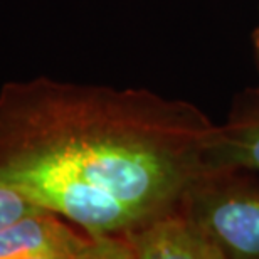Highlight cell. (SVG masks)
<instances>
[{"label":"cell","instance_id":"obj_1","mask_svg":"<svg viewBox=\"0 0 259 259\" xmlns=\"http://www.w3.org/2000/svg\"><path fill=\"white\" fill-rule=\"evenodd\" d=\"M214 132L194 103L143 88L7 81L0 184L90 234L123 237L180 204Z\"/></svg>","mask_w":259,"mask_h":259},{"label":"cell","instance_id":"obj_2","mask_svg":"<svg viewBox=\"0 0 259 259\" xmlns=\"http://www.w3.org/2000/svg\"><path fill=\"white\" fill-rule=\"evenodd\" d=\"M214 237L226 259H259V179L244 170L205 168L179 204Z\"/></svg>","mask_w":259,"mask_h":259},{"label":"cell","instance_id":"obj_3","mask_svg":"<svg viewBox=\"0 0 259 259\" xmlns=\"http://www.w3.org/2000/svg\"><path fill=\"white\" fill-rule=\"evenodd\" d=\"M0 259H132L123 237L95 236L49 209L0 231Z\"/></svg>","mask_w":259,"mask_h":259},{"label":"cell","instance_id":"obj_4","mask_svg":"<svg viewBox=\"0 0 259 259\" xmlns=\"http://www.w3.org/2000/svg\"><path fill=\"white\" fill-rule=\"evenodd\" d=\"M132 259H226L215 239L177 205L123 236Z\"/></svg>","mask_w":259,"mask_h":259},{"label":"cell","instance_id":"obj_5","mask_svg":"<svg viewBox=\"0 0 259 259\" xmlns=\"http://www.w3.org/2000/svg\"><path fill=\"white\" fill-rule=\"evenodd\" d=\"M205 168L244 170L259 177V82L234 96L205 152Z\"/></svg>","mask_w":259,"mask_h":259},{"label":"cell","instance_id":"obj_6","mask_svg":"<svg viewBox=\"0 0 259 259\" xmlns=\"http://www.w3.org/2000/svg\"><path fill=\"white\" fill-rule=\"evenodd\" d=\"M39 209L44 207L37 205L19 190L0 184V231Z\"/></svg>","mask_w":259,"mask_h":259},{"label":"cell","instance_id":"obj_7","mask_svg":"<svg viewBox=\"0 0 259 259\" xmlns=\"http://www.w3.org/2000/svg\"><path fill=\"white\" fill-rule=\"evenodd\" d=\"M252 46H254V53H256V59H257V67H259V22L256 25L254 32H252Z\"/></svg>","mask_w":259,"mask_h":259}]
</instances>
